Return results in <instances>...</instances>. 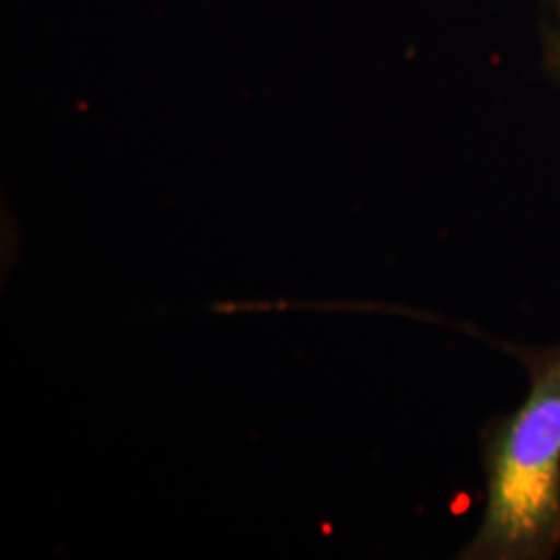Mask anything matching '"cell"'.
<instances>
[{
    "label": "cell",
    "mask_w": 560,
    "mask_h": 560,
    "mask_svg": "<svg viewBox=\"0 0 560 560\" xmlns=\"http://www.w3.org/2000/svg\"><path fill=\"white\" fill-rule=\"evenodd\" d=\"M509 349L527 393L481 432L486 501L463 559L550 560L560 557V342Z\"/></svg>",
    "instance_id": "6da1fadb"
},
{
    "label": "cell",
    "mask_w": 560,
    "mask_h": 560,
    "mask_svg": "<svg viewBox=\"0 0 560 560\" xmlns=\"http://www.w3.org/2000/svg\"><path fill=\"white\" fill-rule=\"evenodd\" d=\"M538 38L541 69L560 90V0H540Z\"/></svg>",
    "instance_id": "7a4b0ae2"
}]
</instances>
